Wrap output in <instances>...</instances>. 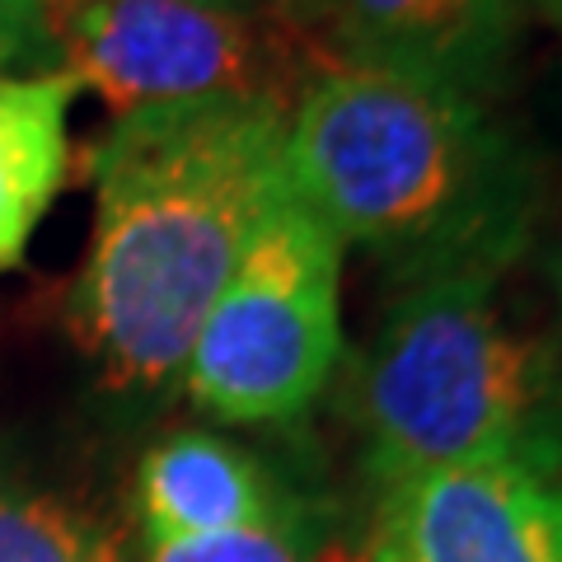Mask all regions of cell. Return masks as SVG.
<instances>
[{
	"mask_svg": "<svg viewBox=\"0 0 562 562\" xmlns=\"http://www.w3.org/2000/svg\"><path fill=\"white\" fill-rule=\"evenodd\" d=\"M286 113L272 99L165 103L90 146L94 235L66 324L113 390L183 380L206 310L286 192Z\"/></svg>",
	"mask_w": 562,
	"mask_h": 562,
	"instance_id": "6da1fadb",
	"label": "cell"
},
{
	"mask_svg": "<svg viewBox=\"0 0 562 562\" xmlns=\"http://www.w3.org/2000/svg\"><path fill=\"white\" fill-rule=\"evenodd\" d=\"M286 183L342 249L357 244L417 286L512 268L535 235L543 173L483 99L328 66L286 113Z\"/></svg>",
	"mask_w": 562,
	"mask_h": 562,
	"instance_id": "7a4b0ae2",
	"label": "cell"
},
{
	"mask_svg": "<svg viewBox=\"0 0 562 562\" xmlns=\"http://www.w3.org/2000/svg\"><path fill=\"white\" fill-rule=\"evenodd\" d=\"M371 487L441 469L562 479V357L506 319L492 272L403 286L351 371Z\"/></svg>",
	"mask_w": 562,
	"mask_h": 562,
	"instance_id": "3957f363",
	"label": "cell"
},
{
	"mask_svg": "<svg viewBox=\"0 0 562 562\" xmlns=\"http://www.w3.org/2000/svg\"><path fill=\"white\" fill-rule=\"evenodd\" d=\"M342 254L286 183L192 338L179 380L192 408L231 427H272L314 408L347 357Z\"/></svg>",
	"mask_w": 562,
	"mask_h": 562,
	"instance_id": "277c9868",
	"label": "cell"
},
{
	"mask_svg": "<svg viewBox=\"0 0 562 562\" xmlns=\"http://www.w3.org/2000/svg\"><path fill=\"white\" fill-rule=\"evenodd\" d=\"M57 66L117 117L198 99L295 94L338 66L310 0L272 10H221L198 0H38Z\"/></svg>",
	"mask_w": 562,
	"mask_h": 562,
	"instance_id": "5b68a950",
	"label": "cell"
},
{
	"mask_svg": "<svg viewBox=\"0 0 562 562\" xmlns=\"http://www.w3.org/2000/svg\"><path fill=\"white\" fill-rule=\"evenodd\" d=\"M366 562H562V479L441 469L375 487Z\"/></svg>",
	"mask_w": 562,
	"mask_h": 562,
	"instance_id": "8992f818",
	"label": "cell"
},
{
	"mask_svg": "<svg viewBox=\"0 0 562 562\" xmlns=\"http://www.w3.org/2000/svg\"><path fill=\"white\" fill-rule=\"evenodd\" d=\"M338 66L446 85L492 99L520 33V0H310Z\"/></svg>",
	"mask_w": 562,
	"mask_h": 562,
	"instance_id": "52a82bcc",
	"label": "cell"
},
{
	"mask_svg": "<svg viewBox=\"0 0 562 562\" xmlns=\"http://www.w3.org/2000/svg\"><path fill=\"white\" fill-rule=\"evenodd\" d=\"M310 506L254 450L216 431H173L140 454V539H202L305 516Z\"/></svg>",
	"mask_w": 562,
	"mask_h": 562,
	"instance_id": "ba28073f",
	"label": "cell"
},
{
	"mask_svg": "<svg viewBox=\"0 0 562 562\" xmlns=\"http://www.w3.org/2000/svg\"><path fill=\"white\" fill-rule=\"evenodd\" d=\"M70 70L0 76V272L20 268L70 173Z\"/></svg>",
	"mask_w": 562,
	"mask_h": 562,
	"instance_id": "9c48e42d",
	"label": "cell"
},
{
	"mask_svg": "<svg viewBox=\"0 0 562 562\" xmlns=\"http://www.w3.org/2000/svg\"><path fill=\"white\" fill-rule=\"evenodd\" d=\"M0 562H132L99 516L0 464Z\"/></svg>",
	"mask_w": 562,
	"mask_h": 562,
	"instance_id": "30bf717a",
	"label": "cell"
},
{
	"mask_svg": "<svg viewBox=\"0 0 562 562\" xmlns=\"http://www.w3.org/2000/svg\"><path fill=\"white\" fill-rule=\"evenodd\" d=\"M132 562H324L314 512L202 539H140Z\"/></svg>",
	"mask_w": 562,
	"mask_h": 562,
	"instance_id": "8fae6325",
	"label": "cell"
},
{
	"mask_svg": "<svg viewBox=\"0 0 562 562\" xmlns=\"http://www.w3.org/2000/svg\"><path fill=\"white\" fill-rule=\"evenodd\" d=\"M61 70L38 0H0V76Z\"/></svg>",
	"mask_w": 562,
	"mask_h": 562,
	"instance_id": "7c38bea8",
	"label": "cell"
},
{
	"mask_svg": "<svg viewBox=\"0 0 562 562\" xmlns=\"http://www.w3.org/2000/svg\"><path fill=\"white\" fill-rule=\"evenodd\" d=\"M549 291H553V310H558V328H553V347L562 357V244L549 254Z\"/></svg>",
	"mask_w": 562,
	"mask_h": 562,
	"instance_id": "4fadbf2b",
	"label": "cell"
},
{
	"mask_svg": "<svg viewBox=\"0 0 562 562\" xmlns=\"http://www.w3.org/2000/svg\"><path fill=\"white\" fill-rule=\"evenodd\" d=\"M520 10H530V14H539L549 29H558L562 33V0H520Z\"/></svg>",
	"mask_w": 562,
	"mask_h": 562,
	"instance_id": "5bb4252c",
	"label": "cell"
},
{
	"mask_svg": "<svg viewBox=\"0 0 562 562\" xmlns=\"http://www.w3.org/2000/svg\"><path fill=\"white\" fill-rule=\"evenodd\" d=\"M198 5H221V10H272V5H291V0H198Z\"/></svg>",
	"mask_w": 562,
	"mask_h": 562,
	"instance_id": "9a60e30c",
	"label": "cell"
}]
</instances>
